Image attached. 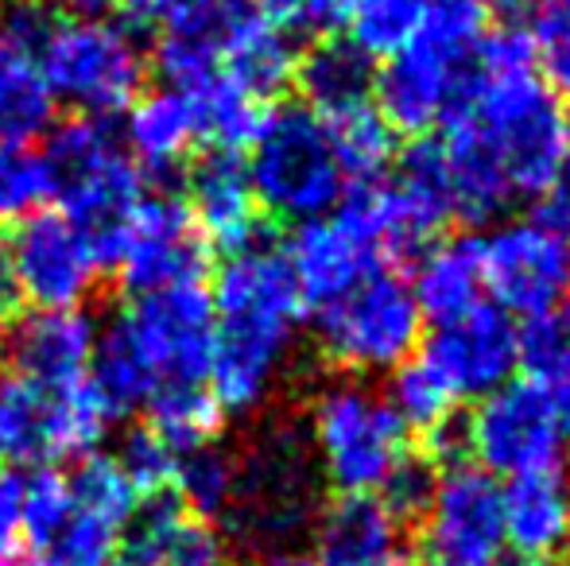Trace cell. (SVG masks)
I'll use <instances>...</instances> for the list:
<instances>
[{
    "label": "cell",
    "instance_id": "74e56055",
    "mask_svg": "<svg viewBox=\"0 0 570 566\" xmlns=\"http://www.w3.org/2000/svg\"><path fill=\"white\" fill-rule=\"evenodd\" d=\"M520 365H528V377L556 393L570 411V299L520 330Z\"/></svg>",
    "mask_w": 570,
    "mask_h": 566
},
{
    "label": "cell",
    "instance_id": "6da1fadb",
    "mask_svg": "<svg viewBox=\"0 0 570 566\" xmlns=\"http://www.w3.org/2000/svg\"><path fill=\"white\" fill-rule=\"evenodd\" d=\"M435 148L454 218L485 226L512 202L548 198L570 159V109L543 82L528 31H489Z\"/></svg>",
    "mask_w": 570,
    "mask_h": 566
},
{
    "label": "cell",
    "instance_id": "836d02e7",
    "mask_svg": "<svg viewBox=\"0 0 570 566\" xmlns=\"http://www.w3.org/2000/svg\"><path fill=\"white\" fill-rule=\"evenodd\" d=\"M384 396H389L392 411H396V419L404 424L407 435L415 430V435H423L428 443H443V438L451 435L458 404L415 357L400 365L396 373H389Z\"/></svg>",
    "mask_w": 570,
    "mask_h": 566
},
{
    "label": "cell",
    "instance_id": "c3c4849f",
    "mask_svg": "<svg viewBox=\"0 0 570 566\" xmlns=\"http://www.w3.org/2000/svg\"><path fill=\"white\" fill-rule=\"evenodd\" d=\"M20 280H16V268L12 260H8V249L4 241H0V326H8L16 315H20Z\"/></svg>",
    "mask_w": 570,
    "mask_h": 566
},
{
    "label": "cell",
    "instance_id": "9c48e42d",
    "mask_svg": "<svg viewBox=\"0 0 570 566\" xmlns=\"http://www.w3.org/2000/svg\"><path fill=\"white\" fill-rule=\"evenodd\" d=\"M462 443L473 454V466L504 481L535 469L567 466L570 411L540 380L520 377L473 404Z\"/></svg>",
    "mask_w": 570,
    "mask_h": 566
},
{
    "label": "cell",
    "instance_id": "30bf717a",
    "mask_svg": "<svg viewBox=\"0 0 570 566\" xmlns=\"http://www.w3.org/2000/svg\"><path fill=\"white\" fill-rule=\"evenodd\" d=\"M39 70L55 101H67L82 117H114L144 90L148 62L132 31L109 20L55 23L39 51Z\"/></svg>",
    "mask_w": 570,
    "mask_h": 566
},
{
    "label": "cell",
    "instance_id": "ac0fdd59",
    "mask_svg": "<svg viewBox=\"0 0 570 566\" xmlns=\"http://www.w3.org/2000/svg\"><path fill=\"white\" fill-rule=\"evenodd\" d=\"M284 260L292 268V280L299 287V299L307 310H323L326 302L350 291L361 276L389 265L381 249L365 237V229L353 218H345L342 210L303 221L287 245Z\"/></svg>",
    "mask_w": 570,
    "mask_h": 566
},
{
    "label": "cell",
    "instance_id": "ba28073f",
    "mask_svg": "<svg viewBox=\"0 0 570 566\" xmlns=\"http://www.w3.org/2000/svg\"><path fill=\"white\" fill-rule=\"evenodd\" d=\"M315 338L323 357L345 377L396 373L423 341V315L404 272L373 268L323 310H315Z\"/></svg>",
    "mask_w": 570,
    "mask_h": 566
},
{
    "label": "cell",
    "instance_id": "e575fe53",
    "mask_svg": "<svg viewBox=\"0 0 570 566\" xmlns=\"http://www.w3.org/2000/svg\"><path fill=\"white\" fill-rule=\"evenodd\" d=\"M70 500H75V516H86L94 524L120 532L132 508L140 505V493L117 466L114 454H86L78 458V469L67 477Z\"/></svg>",
    "mask_w": 570,
    "mask_h": 566
},
{
    "label": "cell",
    "instance_id": "4dcf8cb0",
    "mask_svg": "<svg viewBox=\"0 0 570 566\" xmlns=\"http://www.w3.org/2000/svg\"><path fill=\"white\" fill-rule=\"evenodd\" d=\"M195 101V117H198V140L210 143L218 151H240L248 148V140L256 137L268 106L256 101L253 93H245L240 86H233L229 78L214 75L203 86L187 90Z\"/></svg>",
    "mask_w": 570,
    "mask_h": 566
},
{
    "label": "cell",
    "instance_id": "2e32d148",
    "mask_svg": "<svg viewBox=\"0 0 570 566\" xmlns=\"http://www.w3.org/2000/svg\"><path fill=\"white\" fill-rule=\"evenodd\" d=\"M114 268L120 276V287L132 299L206 280L210 252H206V241L190 221V210L179 190H144Z\"/></svg>",
    "mask_w": 570,
    "mask_h": 566
},
{
    "label": "cell",
    "instance_id": "5b68a950",
    "mask_svg": "<svg viewBox=\"0 0 570 566\" xmlns=\"http://www.w3.org/2000/svg\"><path fill=\"white\" fill-rule=\"evenodd\" d=\"M323 477L311 458L303 427L268 424L237 450V489L222 524L240 547L264 555L299 547L323 513Z\"/></svg>",
    "mask_w": 570,
    "mask_h": 566
},
{
    "label": "cell",
    "instance_id": "60d3db41",
    "mask_svg": "<svg viewBox=\"0 0 570 566\" xmlns=\"http://www.w3.org/2000/svg\"><path fill=\"white\" fill-rule=\"evenodd\" d=\"M114 458H117V466L125 469V477L132 481V489L140 493V497L171 493L175 469H179V454H175L151 427L128 430Z\"/></svg>",
    "mask_w": 570,
    "mask_h": 566
},
{
    "label": "cell",
    "instance_id": "1f68e13d",
    "mask_svg": "<svg viewBox=\"0 0 570 566\" xmlns=\"http://www.w3.org/2000/svg\"><path fill=\"white\" fill-rule=\"evenodd\" d=\"M151 430L171 446L175 454L198 450V446L214 443L222 419V404L214 400L210 385H167L156 388L148 400Z\"/></svg>",
    "mask_w": 570,
    "mask_h": 566
},
{
    "label": "cell",
    "instance_id": "4fadbf2b",
    "mask_svg": "<svg viewBox=\"0 0 570 566\" xmlns=\"http://www.w3.org/2000/svg\"><path fill=\"white\" fill-rule=\"evenodd\" d=\"M423 566H501L504 516L501 485L473 461H451L435 474L420 513Z\"/></svg>",
    "mask_w": 570,
    "mask_h": 566
},
{
    "label": "cell",
    "instance_id": "7402d4cb",
    "mask_svg": "<svg viewBox=\"0 0 570 566\" xmlns=\"http://www.w3.org/2000/svg\"><path fill=\"white\" fill-rule=\"evenodd\" d=\"M311 536L318 566H412L404 516L381 497H342L323 505Z\"/></svg>",
    "mask_w": 570,
    "mask_h": 566
},
{
    "label": "cell",
    "instance_id": "816d5d0a",
    "mask_svg": "<svg viewBox=\"0 0 570 566\" xmlns=\"http://www.w3.org/2000/svg\"><path fill=\"white\" fill-rule=\"evenodd\" d=\"M501 566H543V563H524V559H517V563H501Z\"/></svg>",
    "mask_w": 570,
    "mask_h": 566
},
{
    "label": "cell",
    "instance_id": "ab89813d",
    "mask_svg": "<svg viewBox=\"0 0 570 566\" xmlns=\"http://www.w3.org/2000/svg\"><path fill=\"white\" fill-rule=\"evenodd\" d=\"M23 536L36 547L51 544L70 520H75V500H70V485L55 469H36V474L23 481Z\"/></svg>",
    "mask_w": 570,
    "mask_h": 566
},
{
    "label": "cell",
    "instance_id": "484cf974",
    "mask_svg": "<svg viewBox=\"0 0 570 566\" xmlns=\"http://www.w3.org/2000/svg\"><path fill=\"white\" fill-rule=\"evenodd\" d=\"M407 284H412V295L420 302L423 322L431 326L451 322L465 310L489 302L485 280H481L478 237H451V241L428 245Z\"/></svg>",
    "mask_w": 570,
    "mask_h": 566
},
{
    "label": "cell",
    "instance_id": "d4e9b609",
    "mask_svg": "<svg viewBox=\"0 0 570 566\" xmlns=\"http://www.w3.org/2000/svg\"><path fill=\"white\" fill-rule=\"evenodd\" d=\"M295 67H299V47H295L292 31H284L261 8H253L229 36L218 75L268 106L276 93H284L295 82Z\"/></svg>",
    "mask_w": 570,
    "mask_h": 566
},
{
    "label": "cell",
    "instance_id": "d6a6232c",
    "mask_svg": "<svg viewBox=\"0 0 570 566\" xmlns=\"http://www.w3.org/2000/svg\"><path fill=\"white\" fill-rule=\"evenodd\" d=\"M233 489H237V450H226L218 443H206L198 450L179 454V469H175L171 493L187 516L195 520H222L229 513Z\"/></svg>",
    "mask_w": 570,
    "mask_h": 566
},
{
    "label": "cell",
    "instance_id": "83f0119b",
    "mask_svg": "<svg viewBox=\"0 0 570 566\" xmlns=\"http://www.w3.org/2000/svg\"><path fill=\"white\" fill-rule=\"evenodd\" d=\"M86 385L94 388L101 408L114 419L132 416L136 408H144L151 400V393H156V369L144 357L140 341L132 338L125 318H117L114 326H106L98 334L90 354V369H86Z\"/></svg>",
    "mask_w": 570,
    "mask_h": 566
},
{
    "label": "cell",
    "instance_id": "7a4b0ae2",
    "mask_svg": "<svg viewBox=\"0 0 570 566\" xmlns=\"http://www.w3.org/2000/svg\"><path fill=\"white\" fill-rule=\"evenodd\" d=\"M210 299V393L226 416H253L284 380L307 307L284 252L264 237L229 252Z\"/></svg>",
    "mask_w": 570,
    "mask_h": 566
},
{
    "label": "cell",
    "instance_id": "4316f807",
    "mask_svg": "<svg viewBox=\"0 0 570 566\" xmlns=\"http://www.w3.org/2000/svg\"><path fill=\"white\" fill-rule=\"evenodd\" d=\"M373 59L350 39H318L307 54H299L295 82H299L303 106L318 117H338L373 101Z\"/></svg>",
    "mask_w": 570,
    "mask_h": 566
},
{
    "label": "cell",
    "instance_id": "3957f363",
    "mask_svg": "<svg viewBox=\"0 0 570 566\" xmlns=\"http://www.w3.org/2000/svg\"><path fill=\"white\" fill-rule=\"evenodd\" d=\"M489 23V0H435L423 23L373 70V106L392 132L423 137L446 125L473 78Z\"/></svg>",
    "mask_w": 570,
    "mask_h": 566
},
{
    "label": "cell",
    "instance_id": "bcb514c9",
    "mask_svg": "<svg viewBox=\"0 0 570 566\" xmlns=\"http://www.w3.org/2000/svg\"><path fill=\"white\" fill-rule=\"evenodd\" d=\"M23 477L0 474V563L12 559L16 544L23 539Z\"/></svg>",
    "mask_w": 570,
    "mask_h": 566
},
{
    "label": "cell",
    "instance_id": "8fae6325",
    "mask_svg": "<svg viewBox=\"0 0 570 566\" xmlns=\"http://www.w3.org/2000/svg\"><path fill=\"white\" fill-rule=\"evenodd\" d=\"M114 427L86 380L70 388H43L36 380H0V454L20 466H47L55 458H86Z\"/></svg>",
    "mask_w": 570,
    "mask_h": 566
},
{
    "label": "cell",
    "instance_id": "44dd1931",
    "mask_svg": "<svg viewBox=\"0 0 570 566\" xmlns=\"http://www.w3.org/2000/svg\"><path fill=\"white\" fill-rule=\"evenodd\" d=\"M190 221L203 234V241L222 245L226 252L245 249L261 234V206H256L253 182H248L245 159L237 151L210 148L198 156L187 171V195Z\"/></svg>",
    "mask_w": 570,
    "mask_h": 566
},
{
    "label": "cell",
    "instance_id": "603a6c76",
    "mask_svg": "<svg viewBox=\"0 0 570 566\" xmlns=\"http://www.w3.org/2000/svg\"><path fill=\"white\" fill-rule=\"evenodd\" d=\"M98 326L86 310H39L23 318L8 341L16 377L43 388H70L86 380Z\"/></svg>",
    "mask_w": 570,
    "mask_h": 566
},
{
    "label": "cell",
    "instance_id": "5bb4252c",
    "mask_svg": "<svg viewBox=\"0 0 570 566\" xmlns=\"http://www.w3.org/2000/svg\"><path fill=\"white\" fill-rule=\"evenodd\" d=\"M20 295L39 310H82L101 280V257L82 226L62 210H31L4 241Z\"/></svg>",
    "mask_w": 570,
    "mask_h": 566
},
{
    "label": "cell",
    "instance_id": "e0dca14e",
    "mask_svg": "<svg viewBox=\"0 0 570 566\" xmlns=\"http://www.w3.org/2000/svg\"><path fill=\"white\" fill-rule=\"evenodd\" d=\"M125 322L156 369V388L210 385L214 299L206 284H183L140 295L128 307Z\"/></svg>",
    "mask_w": 570,
    "mask_h": 566
},
{
    "label": "cell",
    "instance_id": "f6af8a7d",
    "mask_svg": "<svg viewBox=\"0 0 570 566\" xmlns=\"http://www.w3.org/2000/svg\"><path fill=\"white\" fill-rule=\"evenodd\" d=\"M164 566H229V547L214 524L190 516Z\"/></svg>",
    "mask_w": 570,
    "mask_h": 566
},
{
    "label": "cell",
    "instance_id": "d590c367",
    "mask_svg": "<svg viewBox=\"0 0 570 566\" xmlns=\"http://www.w3.org/2000/svg\"><path fill=\"white\" fill-rule=\"evenodd\" d=\"M187 508L179 505L175 493H156L140 497L125 528L117 532V563L120 566H164L187 524Z\"/></svg>",
    "mask_w": 570,
    "mask_h": 566
},
{
    "label": "cell",
    "instance_id": "7bdbcfd3",
    "mask_svg": "<svg viewBox=\"0 0 570 566\" xmlns=\"http://www.w3.org/2000/svg\"><path fill=\"white\" fill-rule=\"evenodd\" d=\"M39 198H47V175L39 156L0 143V226H12L23 214H31Z\"/></svg>",
    "mask_w": 570,
    "mask_h": 566
},
{
    "label": "cell",
    "instance_id": "7dc6e473",
    "mask_svg": "<svg viewBox=\"0 0 570 566\" xmlns=\"http://www.w3.org/2000/svg\"><path fill=\"white\" fill-rule=\"evenodd\" d=\"M55 16H62V23H94L106 20L120 0H43Z\"/></svg>",
    "mask_w": 570,
    "mask_h": 566
},
{
    "label": "cell",
    "instance_id": "f546056e",
    "mask_svg": "<svg viewBox=\"0 0 570 566\" xmlns=\"http://www.w3.org/2000/svg\"><path fill=\"white\" fill-rule=\"evenodd\" d=\"M326 132H331L334 156L342 163V175L350 187H365L392 171L396 159V132L389 129L373 101L357 109H345L338 117H323Z\"/></svg>",
    "mask_w": 570,
    "mask_h": 566
},
{
    "label": "cell",
    "instance_id": "cb8c5ba5",
    "mask_svg": "<svg viewBox=\"0 0 570 566\" xmlns=\"http://www.w3.org/2000/svg\"><path fill=\"white\" fill-rule=\"evenodd\" d=\"M120 140H125L128 156L140 163V171L159 179V187H171V171L198 143V117L190 93L175 90V86L140 93L128 106L125 137Z\"/></svg>",
    "mask_w": 570,
    "mask_h": 566
},
{
    "label": "cell",
    "instance_id": "7c38bea8",
    "mask_svg": "<svg viewBox=\"0 0 570 566\" xmlns=\"http://www.w3.org/2000/svg\"><path fill=\"white\" fill-rule=\"evenodd\" d=\"M485 299L509 318H543L570 299V241L548 218H509L478 237Z\"/></svg>",
    "mask_w": 570,
    "mask_h": 566
},
{
    "label": "cell",
    "instance_id": "8d00e7d4",
    "mask_svg": "<svg viewBox=\"0 0 570 566\" xmlns=\"http://www.w3.org/2000/svg\"><path fill=\"white\" fill-rule=\"evenodd\" d=\"M435 0H345L342 23L350 28V43L361 47L368 59L392 54L431 12Z\"/></svg>",
    "mask_w": 570,
    "mask_h": 566
},
{
    "label": "cell",
    "instance_id": "681fc988",
    "mask_svg": "<svg viewBox=\"0 0 570 566\" xmlns=\"http://www.w3.org/2000/svg\"><path fill=\"white\" fill-rule=\"evenodd\" d=\"M120 4L128 8V16H132L136 23H159L179 0H120Z\"/></svg>",
    "mask_w": 570,
    "mask_h": 566
},
{
    "label": "cell",
    "instance_id": "f907efd6",
    "mask_svg": "<svg viewBox=\"0 0 570 566\" xmlns=\"http://www.w3.org/2000/svg\"><path fill=\"white\" fill-rule=\"evenodd\" d=\"M256 566H318V559L303 547H276V552H264Z\"/></svg>",
    "mask_w": 570,
    "mask_h": 566
},
{
    "label": "cell",
    "instance_id": "b9f144b4",
    "mask_svg": "<svg viewBox=\"0 0 570 566\" xmlns=\"http://www.w3.org/2000/svg\"><path fill=\"white\" fill-rule=\"evenodd\" d=\"M28 566H117V532L75 516L51 544H43Z\"/></svg>",
    "mask_w": 570,
    "mask_h": 566
},
{
    "label": "cell",
    "instance_id": "f35d334b",
    "mask_svg": "<svg viewBox=\"0 0 570 566\" xmlns=\"http://www.w3.org/2000/svg\"><path fill=\"white\" fill-rule=\"evenodd\" d=\"M528 39L543 82L570 109V0H535Z\"/></svg>",
    "mask_w": 570,
    "mask_h": 566
},
{
    "label": "cell",
    "instance_id": "ffe728a7",
    "mask_svg": "<svg viewBox=\"0 0 570 566\" xmlns=\"http://www.w3.org/2000/svg\"><path fill=\"white\" fill-rule=\"evenodd\" d=\"M504 547L524 563L556 566L570 555V469L551 466L501 485Z\"/></svg>",
    "mask_w": 570,
    "mask_h": 566
},
{
    "label": "cell",
    "instance_id": "8992f818",
    "mask_svg": "<svg viewBox=\"0 0 570 566\" xmlns=\"http://www.w3.org/2000/svg\"><path fill=\"white\" fill-rule=\"evenodd\" d=\"M307 446L315 469L342 497H381L412 458L407 430L389 396L361 377L326 380L307 404Z\"/></svg>",
    "mask_w": 570,
    "mask_h": 566
},
{
    "label": "cell",
    "instance_id": "52a82bcc",
    "mask_svg": "<svg viewBox=\"0 0 570 566\" xmlns=\"http://www.w3.org/2000/svg\"><path fill=\"white\" fill-rule=\"evenodd\" d=\"M245 171L256 206L292 226L334 214L350 187L323 117L303 101L272 106L264 113L256 137L248 140Z\"/></svg>",
    "mask_w": 570,
    "mask_h": 566
},
{
    "label": "cell",
    "instance_id": "ee69618b",
    "mask_svg": "<svg viewBox=\"0 0 570 566\" xmlns=\"http://www.w3.org/2000/svg\"><path fill=\"white\" fill-rule=\"evenodd\" d=\"M342 4L345 0H261V12L284 31L331 36L334 23H342Z\"/></svg>",
    "mask_w": 570,
    "mask_h": 566
},
{
    "label": "cell",
    "instance_id": "d6986e66",
    "mask_svg": "<svg viewBox=\"0 0 570 566\" xmlns=\"http://www.w3.org/2000/svg\"><path fill=\"white\" fill-rule=\"evenodd\" d=\"M248 12V0H179L159 20L156 36V67L167 86L195 90L218 75L222 51Z\"/></svg>",
    "mask_w": 570,
    "mask_h": 566
},
{
    "label": "cell",
    "instance_id": "277c9868",
    "mask_svg": "<svg viewBox=\"0 0 570 566\" xmlns=\"http://www.w3.org/2000/svg\"><path fill=\"white\" fill-rule=\"evenodd\" d=\"M39 163L47 175V195L59 198L62 214L86 229L101 265H114L128 221L148 190L120 132L106 117H75L51 132Z\"/></svg>",
    "mask_w": 570,
    "mask_h": 566
},
{
    "label": "cell",
    "instance_id": "9a60e30c",
    "mask_svg": "<svg viewBox=\"0 0 570 566\" xmlns=\"http://www.w3.org/2000/svg\"><path fill=\"white\" fill-rule=\"evenodd\" d=\"M415 361L451 393L454 404L497 393L517 380L520 369V326L493 302L465 310L451 322L431 326L415 349Z\"/></svg>",
    "mask_w": 570,
    "mask_h": 566
},
{
    "label": "cell",
    "instance_id": "f1b7e54d",
    "mask_svg": "<svg viewBox=\"0 0 570 566\" xmlns=\"http://www.w3.org/2000/svg\"><path fill=\"white\" fill-rule=\"evenodd\" d=\"M55 93L39 70L36 54L0 43V143L23 148L43 137L55 121Z\"/></svg>",
    "mask_w": 570,
    "mask_h": 566
}]
</instances>
